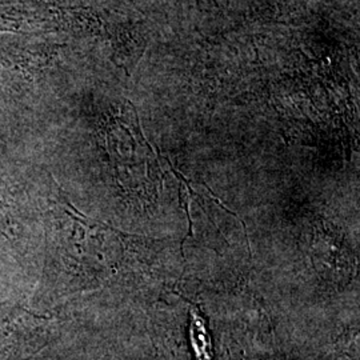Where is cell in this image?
<instances>
[{
    "mask_svg": "<svg viewBox=\"0 0 360 360\" xmlns=\"http://www.w3.org/2000/svg\"><path fill=\"white\" fill-rule=\"evenodd\" d=\"M96 25L89 11L60 0H0V32H55Z\"/></svg>",
    "mask_w": 360,
    "mask_h": 360,
    "instance_id": "6da1fadb",
    "label": "cell"
},
{
    "mask_svg": "<svg viewBox=\"0 0 360 360\" xmlns=\"http://www.w3.org/2000/svg\"><path fill=\"white\" fill-rule=\"evenodd\" d=\"M191 342L196 360H212L211 338L207 331L205 319L198 314L196 309H191Z\"/></svg>",
    "mask_w": 360,
    "mask_h": 360,
    "instance_id": "7a4b0ae2",
    "label": "cell"
},
{
    "mask_svg": "<svg viewBox=\"0 0 360 360\" xmlns=\"http://www.w3.org/2000/svg\"><path fill=\"white\" fill-rule=\"evenodd\" d=\"M0 236L4 239H11L13 236V219L8 199L3 190L0 181Z\"/></svg>",
    "mask_w": 360,
    "mask_h": 360,
    "instance_id": "3957f363",
    "label": "cell"
}]
</instances>
